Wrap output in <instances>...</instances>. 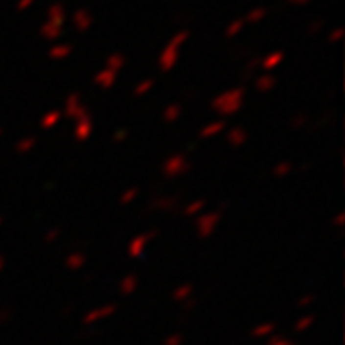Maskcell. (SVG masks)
<instances>
[{"instance_id":"cell-1","label":"cell","mask_w":345,"mask_h":345,"mask_svg":"<svg viewBox=\"0 0 345 345\" xmlns=\"http://www.w3.org/2000/svg\"><path fill=\"white\" fill-rule=\"evenodd\" d=\"M244 100H246V89L244 87H234V89H229L223 94L215 96L213 102H211V108H213L215 114L230 117V115L238 114L242 110Z\"/></svg>"},{"instance_id":"cell-2","label":"cell","mask_w":345,"mask_h":345,"mask_svg":"<svg viewBox=\"0 0 345 345\" xmlns=\"http://www.w3.org/2000/svg\"><path fill=\"white\" fill-rule=\"evenodd\" d=\"M188 39H190V31L183 29V31L175 33L171 37V41L165 45V48L161 50L160 54V60H158V66H160V69L163 73H169L171 69L177 66V62L181 58V48H183V45Z\"/></svg>"},{"instance_id":"cell-3","label":"cell","mask_w":345,"mask_h":345,"mask_svg":"<svg viewBox=\"0 0 345 345\" xmlns=\"http://www.w3.org/2000/svg\"><path fill=\"white\" fill-rule=\"evenodd\" d=\"M190 169H192V165H190V161L186 160V156H183V154H177V156L167 158L165 163L161 165V173H163L167 179L183 177Z\"/></svg>"},{"instance_id":"cell-4","label":"cell","mask_w":345,"mask_h":345,"mask_svg":"<svg viewBox=\"0 0 345 345\" xmlns=\"http://www.w3.org/2000/svg\"><path fill=\"white\" fill-rule=\"evenodd\" d=\"M221 223V211H207L204 215L198 217V223H196V232L200 238H209L215 229L219 227Z\"/></svg>"},{"instance_id":"cell-5","label":"cell","mask_w":345,"mask_h":345,"mask_svg":"<svg viewBox=\"0 0 345 345\" xmlns=\"http://www.w3.org/2000/svg\"><path fill=\"white\" fill-rule=\"evenodd\" d=\"M64 115H68L69 119H73V121H79V119H83V117H87V115H91V114H89V110L83 106L81 96H79L77 92H73V94H69L68 98H66Z\"/></svg>"},{"instance_id":"cell-6","label":"cell","mask_w":345,"mask_h":345,"mask_svg":"<svg viewBox=\"0 0 345 345\" xmlns=\"http://www.w3.org/2000/svg\"><path fill=\"white\" fill-rule=\"evenodd\" d=\"M115 311H117V305H114V303H108V305L96 307V309H92L91 313L85 315L83 322L91 326V324H96V322H100V321H104V319H108V317H112Z\"/></svg>"},{"instance_id":"cell-7","label":"cell","mask_w":345,"mask_h":345,"mask_svg":"<svg viewBox=\"0 0 345 345\" xmlns=\"http://www.w3.org/2000/svg\"><path fill=\"white\" fill-rule=\"evenodd\" d=\"M92 23H94V16H92V12L89 8H79V10H75V14H73V27H75L79 33H87L92 27Z\"/></svg>"},{"instance_id":"cell-8","label":"cell","mask_w":345,"mask_h":345,"mask_svg":"<svg viewBox=\"0 0 345 345\" xmlns=\"http://www.w3.org/2000/svg\"><path fill=\"white\" fill-rule=\"evenodd\" d=\"M156 236H158V232H156V230L137 236V238L129 244V257H133V259L142 257V255H144V248H146V244H148L152 238H156Z\"/></svg>"},{"instance_id":"cell-9","label":"cell","mask_w":345,"mask_h":345,"mask_svg":"<svg viewBox=\"0 0 345 345\" xmlns=\"http://www.w3.org/2000/svg\"><path fill=\"white\" fill-rule=\"evenodd\" d=\"M75 123H77V125H75V140H77V142H87V140L91 138L92 131H94L92 117L87 115V117H83V119H79V121H75Z\"/></svg>"},{"instance_id":"cell-10","label":"cell","mask_w":345,"mask_h":345,"mask_svg":"<svg viewBox=\"0 0 345 345\" xmlns=\"http://www.w3.org/2000/svg\"><path fill=\"white\" fill-rule=\"evenodd\" d=\"M46 20L56 25H66V20H68V12H66V6L56 2V4H50L48 10H46Z\"/></svg>"},{"instance_id":"cell-11","label":"cell","mask_w":345,"mask_h":345,"mask_svg":"<svg viewBox=\"0 0 345 345\" xmlns=\"http://www.w3.org/2000/svg\"><path fill=\"white\" fill-rule=\"evenodd\" d=\"M92 81H94L96 87H100V89H104V91H110V89H114L115 83H117V73L110 71V69H102V71H98V73L94 75Z\"/></svg>"},{"instance_id":"cell-12","label":"cell","mask_w":345,"mask_h":345,"mask_svg":"<svg viewBox=\"0 0 345 345\" xmlns=\"http://www.w3.org/2000/svg\"><path fill=\"white\" fill-rule=\"evenodd\" d=\"M284 52L282 50H276V52H271V54H267V56H263L261 58V66L259 68L263 69L265 73H271L273 69H276L282 62H284Z\"/></svg>"},{"instance_id":"cell-13","label":"cell","mask_w":345,"mask_h":345,"mask_svg":"<svg viewBox=\"0 0 345 345\" xmlns=\"http://www.w3.org/2000/svg\"><path fill=\"white\" fill-rule=\"evenodd\" d=\"M39 33H41V37H43L45 41H58V39L64 35V27H62V25H56V23H52V22H48V20H46V22L41 25Z\"/></svg>"},{"instance_id":"cell-14","label":"cell","mask_w":345,"mask_h":345,"mask_svg":"<svg viewBox=\"0 0 345 345\" xmlns=\"http://www.w3.org/2000/svg\"><path fill=\"white\" fill-rule=\"evenodd\" d=\"M248 131L246 129H242V127H234V129H230L229 133H227V142H229L230 146H234V148H240V146H244L246 142H248Z\"/></svg>"},{"instance_id":"cell-15","label":"cell","mask_w":345,"mask_h":345,"mask_svg":"<svg viewBox=\"0 0 345 345\" xmlns=\"http://www.w3.org/2000/svg\"><path fill=\"white\" fill-rule=\"evenodd\" d=\"M125 66H127V56L121 54V52H114V54H110L106 58V68L104 69H110L114 73H119L121 69H125Z\"/></svg>"},{"instance_id":"cell-16","label":"cell","mask_w":345,"mask_h":345,"mask_svg":"<svg viewBox=\"0 0 345 345\" xmlns=\"http://www.w3.org/2000/svg\"><path fill=\"white\" fill-rule=\"evenodd\" d=\"M71 52H73V46L71 45H66V43H62V45H54L50 50H48V58H50V60H56V62H60V60H68L69 56H71Z\"/></svg>"},{"instance_id":"cell-17","label":"cell","mask_w":345,"mask_h":345,"mask_svg":"<svg viewBox=\"0 0 345 345\" xmlns=\"http://www.w3.org/2000/svg\"><path fill=\"white\" fill-rule=\"evenodd\" d=\"M275 87H276V79L271 73H263V75H259V77L255 79V91L261 92V94L273 91Z\"/></svg>"},{"instance_id":"cell-18","label":"cell","mask_w":345,"mask_h":345,"mask_svg":"<svg viewBox=\"0 0 345 345\" xmlns=\"http://www.w3.org/2000/svg\"><path fill=\"white\" fill-rule=\"evenodd\" d=\"M225 129H227L225 121L217 119V121H211L209 125H206V127L200 131V137L202 138H213V137H217V135H221Z\"/></svg>"},{"instance_id":"cell-19","label":"cell","mask_w":345,"mask_h":345,"mask_svg":"<svg viewBox=\"0 0 345 345\" xmlns=\"http://www.w3.org/2000/svg\"><path fill=\"white\" fill-rule=\"evenodd\" d=\"M85 263H87V255L83 252H73L66 257V267L69 271H79L85 267Z\"/></svg>"},{"instance_id":"cell-20","label":"cell","mask_w":345,"mask_h":345,"mask_svg":"<svg viewBox=\"0 0 345 345\" xmlns=\"http://www.w3.org/2000/svg\"><path fill=\"white\" fill-rule=\"evenodd\" d=\"M138 288V278L135 275H127L123 280H121V284H119V292L123 294V296H131V294H135Z\"/></svg>"},{"instance_id":"cell-21","label":"cell","mask_w":345,"mask_h":345,"mask_svg":"<svg viewBox=\"0 0 345 345\" xmlns=\"http://www.w3.org/2000/svg\"><path fill=\"white\" fill-rule=\"evenodd\" d=\"M62 112H58V110H52V112H48L46 115H43V119H41V127L48 131V129H54L58 123H60V119H62Z\"/></svg>"},{"instance_id":"cell-22","label":"cell","mask_w":345,"mask_h":345,"mask_svg":"<svg viewBox=\"0 0 345 345\" xmlns=\"http://www.w3.org/2000/svg\"><path fill=\"white\" fill-rule=\"evenodd\" d=\"M267 16H269V10H267L265 6H257V8H253V10H250V12L246 14L244 22L246 23H259V22H263Z\"/></svg>"},{"instance_id":"cell-23","label":"cell","mask_w":345,"mask_h":345,"mask_svg":"<svg viewBox=\"0 0 345 345\" xmlns=\"http://www.w3.org/2000/svg\"><path fill=\"white\" fill-rule=\"evenodd\" d=\"M183 114V108H181V104H169L165 110H163V121L165 123H175L179 117Z\"/></svg>"},{"instance_id":"cell-24","label":"cell","mask_w":345,"mask_h":345,"mask_svg":"<svg viewBox=\"0 0 345 345\" xmlns=\"http://www.w3.org/2000/svg\"><path fill=\"white\" fill-rule=\"evenodd\" d=\"M244 25H246L244 18H238V20L230 22L229 25H227V29H225V37H227V39H234V37H238V35L244 31Z\"/></svg>"},{"instance_id":"cell-25","label":"cell","mask_w":345,"mask_h":345,"mask_svg":"<svg viewBox=\"0 0 345 345\" xmlns=\"http://www.w3.org/2000/svg\"><path fill=\"white\" fill-rule=\"evenodd\" d=\"M192 294H194V284H183L173 292V299L175 301H188V299H192Z\"/></svg>"},{"instance_id":"cell-26","label":"cell","mask_w":345,"mask_h":345,"mask_svg":"<svg viewBox=\"0 0 345 345\" xmlns=\"http://www.w3.org/2000/svg\"><path fill=\"white\" fill-rule=\"evenodd\" d=\"M275 330H276V326L273 324V322H263V324H259V326L253 328L252 336L253 338H269Z\"/></svg>"},{"instance_id":"cell-27","label":"cell","mask_w":345,"mask_h":345,"mask_svg":"<svg viewBox=\"0 0 345 345\" xmlns=\"http://www.w3.org/2000/svg\"><path fill=\"white\" fill-rule=\"evenodd\" d=\"M37 146V138L35 137H25L16 144V152L18 154H29L33 148Z\"/></svg>"},{"instance_id":"cell-28","label":"cell","mask_w":345,"mask_h":345,"mask_svg":"<svg viewBox=\"0 0 345 345\" xmlns=\"http://www.w3.org/2000/svg\"><path fill=\"white\" fill-rule=\"evenodd\" d=\"M152 89H154V79H146V81H140L137 87H135L133 94H135L137 98H140V96H146Z\"/></svg>"},{"instance_id":"cell-29","label":"cell","mask_w":345,"mask_h":345,"mask_svg":"<svg viewBox=\"0 0 345 345\" xmlns=\"http://www.w3.org/2000/svg\"><path fill=\"white\" fill-rule=\"evenodd\" d=\"M204 207H206V200H196V202H192V204H188V206L184 207V215L186 217L198 215V213L204 211Z\"/></svg>"},{"instance_id":"cell-30","label":"cell","mask_w":345,"mask_h":345,"mask_svg":"<svg viewBox=\"0 0 345 345\" xmlns=\"http://www.w3.org/2000/svg\"><path fill=\"white\" fill-rule=\"evenodd\" d=\"M290 173H292V163H290V161H280L275 169H273V175L278 177V179H280V177H288Z\"/></svg>"},{"instance_id":"cell-31","label":"cell","mask_w":345,"mask_h":345,"mask_svg":"<svg viewBox=\"0 0 345 345\" xmlns=\"http://www.w3.org/2000/svg\"><path fill=\"white\" fill-rule=\"evenodd\" d=\"M313 324H315V317H313V315H307V317H303V319H299V321L296 322V332H307Z\"/></svg>"},{"instance_id":"cell-32","label":"cell","mask_w":345,"mask_h":345,"mask_svg":"<svg viewBox=\"0 0 345 345\" xmlns=\"http://www.w3.org/2000/svg\"><path fill=\"white\" fill-rule=\"evenodd\" d=\"M138 196V188H129V190H125L123 192V196L119 198V204L121 206H129L131 202H135Z\"/></svg>"},{"instance_id":"cell-33","label":"cell","mask_w":345,"mask_h":345,"mask_svg":"<svg viewBox=\"0 0 345 345\" xmlns=\"http://www.w3.org/2000/svg\"><path fill=\"white\" fill-rule=\"evenodd\" d=\"M342 37H344V29H342V27H336V29L328 35V43H340Z\"/></svg>"},{"instance_id":"cell-34","label":"cell","mask_w":345,"mask_h":345,"mask_svg":"<svg viewBox=\"0 0 345 345\" xmlns=\"http://www.w3.org/2000/svg\"><path fill=\"white\" fill-rule=\"evenodd\" d=\"M163 345H183V336H181V334H171V336L163 342Z\"/></svg>"},{"instance_id":"cell-35","label":"cell","mask_w":345,"mask_h":345,"mask_svg":"<svg viewBox=\"0 0 345 345\" xmlns=\"http://www.w3.org/2000/svg\"><path fill=\"white\" fill-rule=\"evenodd\" d=\"M267 345H296V344L290 342V340H286V338H282V336H275V338L269 340V344Z\"/></svg>"},{"instance_id":"cell-36","label":"cell","mask_w":345,"mask_h":345,"mask_svg":"<svg viewBox=\"0 0 345 345\" xmlns=\"http://www.w3.org/2000/svg\"><path fill=\"white\" fill-rule=\"evenodd\" d=\"M37 0H18V4H16V10L18 12H25V10H29L33 4H35Z\"/></svg>"},{"instance_id":"cell-37","label":"cell","mask_w":345,"mask_h":345,"mask_svg":"<svg viewBox=\"0 0 345 345\" xmlns=\"http://www.w3.org/2000/svg\"><path fill=\"white\" fill-rule=\"evenodd\" d=\"M305 123H307V115L299 114V115H296V117H294V121H292V127H294V129H299V127H303Z\"/></svg>"},{"instance_id":"cell-38","label":"cell","mask_w":345,"mask_h":345,"mask_svg":"<svg viewBox=\"0 0 345 345\" xmlns=\"http://www.w3.org/2000/svg\"><path fill=\"white\" fill-rule=\"evenodd\" d=\"M127 138H129V131H127V129H119V131H115L114 142H125Z\"/></svg>"},{"instance_id":"cell-39","label":"cell","mask_w":345,"mask_h":345,"mask_svg":"<svg viewBox=\"0 0 345 345\" xmlns=\"http://www.w3.org/2000/svg\"><path fill=\"white\" fill-rule=\"evenodd\" d=\"M322 25H324V22H322V20L311 22V25H309V35H317V33H319V31L322 29Z\"/></svg>"},{"instance_id":"cell-40","label":"cell","mask_w":345,"mask_h":345,"mask_svg":"<svg viewBox=\"0 0 345 345\" xmlns=\"http://www.w3.org/2000/svg\"><path fill=\"white\" fill-rule=\"evenodd\" d=\"M259 66H261V58L257 56V58H253V60H250V62L246 64V71H248V73H252V71H255Z\"/></svg>"},{"instance_id":"cell-41","label":"cell","mask_w":345,"mask_h":345,"mask_svg":"<svg viewBox=\"0 0 345 345\" xmlns=\"http://www.w3.org/2000/svg\"><path fill=\"white\" fill-rule=\"evenodd\" d=\"M156 206H160V209H169L175 206V198H163L160 202H156Z\"/></svg>"},{"instance_id":"cell-42","label":"cell","mask_w":345,"mask_h":345,"mask_svg":"<svg viewBox=\"0 0 345 345\" xmlns=\"http://www.w3.org/2000/svg\"><path fill=\"white\" fill-rule=\"evenodd\" d=\"M58 238H60V230L54 229V230H48V232H46V238H45V240L48 242V244H52V242H56Z\"/></svg>"},{"instance_id":"cell-43","label":"cell","mask_w":345,"mask_h":345,"mask_svg":"<svg viewBox=\"0 0 345 345\" xmlns=\"http://www.w3.org/2000/svg\"><path fill=\"white\" fill-rule=\"evenodd\" d=\"M313 301H315V296H303V298L298 301V307H309Z\"/></svg>"},{"instance_id":"cell-44","label":"cell","mask_w":345,"mask_h":345,"mask_svg":"<svg viewBox=\"0 0 345 345\" xmlns=\"http://www.w3.org/2000/svg\"><path fill=\"white\" fill-rule=\"evenodd\" d=\"M344 221H345V215H344V213H340V215H336V219H334V225H336V227H342V225H344Z\"/></svg>"},{"instance_id":"cell-45","label":"cell","mask_w":345,"mask_h":345,"mask_svg":"<svg viewBox=\"0 0 345 345\" xmlns=\"http://www.w3.org/2000/svg\"><path fill=\"white\" fill-rule=\"evenodd\" d=\"M290 4H294V6H307L309 2H313V0H288Z\"/></svg>"},{"instance_id":"cell-46","label":"cell","mask_w":345,"mask_h":345,"mask_svg":"<svg viewBox=\"0 0 345 345\" xmlns=\"http://www.w3.org/2000/svg\"><path fill=\"white\" fill-rule=\"evenodd\" d=\"M4 267H6V259H4V255H0V273L4 271Z\"/></svg>"},{"instance_id":"cell-47","label":"cell","mask_w":345,"mask_h":345,"mask_svg":"<svg viewBox=\"0 0 345 345\" xmlns=\"http://www.w3.org/2000/svg\"><path fill=\"white\" fill-rule=\"evenodd\" d=\"M8 317H10V313H6V311H4V313H0V322H2V321H6Z\"/></svg>"},{"instance_id":"cell-48","label":"cell","mask_w":345,"mask_h":345,"mask_svg":"<svg viewBox=\"0 0 345 345\" xmlns=\"http://www.w3.org/2000/svg\"><path fill=\"white\" fill-rule=\"evenodd\" d=\"M2 223H4V219H2V217H0V227H2Z\"/></svg>"},{"instance_id":"cell-49","label":"cell","mask_w":345,"mask_h":345,"mask_svg":"<svg viewBox=\"0 0 345 345\" xmlns=\"http://www.w3.org/2000/svg\"><path fill=\"white\" fill-rule=\"evenodd\" d=\"M2 133H4V131H2V129H0V137H2Z\"/></svg>"}]
</instances>
